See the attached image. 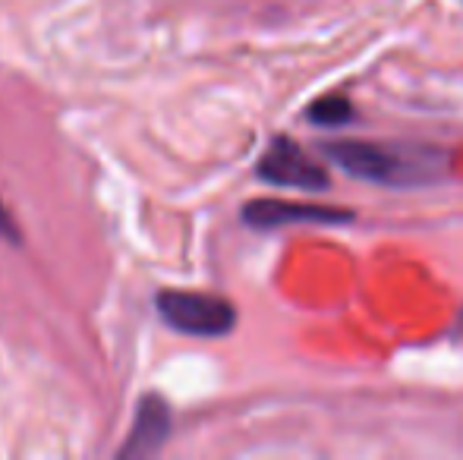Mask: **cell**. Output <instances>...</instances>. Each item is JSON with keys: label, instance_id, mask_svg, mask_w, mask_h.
Returning a JSON list of instances; mask_svg holds the SVG:
<instances>
[{"label": "cell", "instance_id": "cell-7", "mask_svg": "<svg viewBox=\"0 0 463 460\" xmlns=\"http://www.w3.org/2000/svg\"><path fill=\"white\" fill-rule=\"evenodd\" d=\"M0 237L10 239V243H19V230H16V221L10 218V211H6L4 199H0Z\"/></svg>", "mask_w": 463, "mask_h": 460}, {"label": "cell", "instance_id": "cell-4", "mask_svg": "<svg viewBox=\"0 0 463 460\" xmlns=\"http://www.w3.org/2000/svg\"><path fill=\"white\" fill-rule=\"evenodd\" d=\"M243 221L256 230H275V228H287V224H350L354 221V211L331 209V205L256 199V202H246Z\"/></svg>", "mask_w": 463, "mask_h": 460}, {"label": "cell", "instance_id": "cell-6", "mask_svg": "<svg viewBox=\"0 0 463 460\" xmlns=\"http://www.w3.org/2000/svg\"><path fill=\"white\" fill-rule=\"evenodd\" d=\"M309 120L316 123V127L335 129L354 120V108H350V101L344 99V95H328V99H318L316 105L309 108Z\"/></svg>", "mask_w": 463, "mask_h": 460}, {"label": "cell", "instance_id": "cell-5", "mask_svg": "<svg viewBox=\"0 0 463 460\" xmlns=\"http://www.w3.org/2000/svg\"><path fill=\"white\" fill-rule=\"evenodd\" d=\"M171 407L161 394H146L136 407V423L129 429V438L123 448L117 451L120 457H152L165 448L167 436H171Z\"/></svg>", "mask_w": 463, "mask_h": 460}, {"label": "cell", "instance_id": "cell-3", "mask_svg": "<svg viewBox=\"0 0 463 460\" xmlns=\"http://www.w3.org/2000/svg\"><path fill=\"white\" fill-rule=\"evenodd\" d=\"M259 180L271 186H287V190H312L322 192L331 186V177L316 158L303 152L293 139L278 136L269 148H265L262 161L256 167Z\"/></svg>", "mask_w": 463, "mask_h": 460}, {"label": "cell", "instance_id": "cell-2", "mask_svg": "<svg viewBox=\"0 0 463 460\" xmlns=\"http://www.w3.org/2000/svg\"><path fill=\"white\" fill-rule=\"evenodd\" d=\"M158 315L189 338H224L237 325V309L224 296L193 294V290H161L155 296Z\"/></svg>", "mask_w": 463, "mask_h": 460}, {"label": "cell", "instance_id": "cell-1", "mask_svg": "<svg viewBox=\"0 0 463 460\" xmlns=\"http://www.w3.org/2000/svg\"><path fill=\"white\" fill-rule=\"evenodd\" d=\"M322 152L341 171L375 186H426L445 174V152L416 142H363L335 139L322 142Z\"/></svg>", "mask_w": 463, "mask_h": 460}]
</instances>
